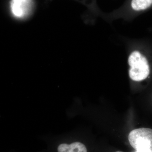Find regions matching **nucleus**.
I'll use <instances>...</instances> for the list:
<instances>
[{
    "instance_id": "1",
    "label": "nucleus",
    "mask_w": 152,
    "mask_h": 152,
    "mask_svg": "<svg viewBox=\"0 0 152 152\" xmlns=\"http://www.w3.org/2000/svg\"><path fill=\"white\" fill-rule=\"evenodd\" d=\"M128 63L130 66L129 75L132 80L141 81L146 79L149 75L150 68L148 61L140 52H133L129 56Z\"/></svg>"
},
{
    "instance_id": "2",
    "label": "nucleus",
    "mask_w": 152,
    "mask_h": 152,
    "mask_svg": "<svg viewBox=\"0 0 152 152\" xmlns=\"http://www.w3.org/2000/svg\"><path fill=\"white\" fill-rule=\"evenodd\" d=\"M131 145L140 152H152V129L142 128L131 131L128 136Z\"/></svg>"
},
{
    "instance_id": "3",
    "label": "nucleus",
    "mask_w": 152,
    "mask_h": 152,
    "mask_svg": "<svg viewBox=\"0 0 152 152\" xmlns=\"http://www.w3.org/2000/svg\"><path fill=\"white\" fill-rule=\"evenodd\" d=\"M31 0H12L11 8L12 13L18 18H23L28 13Z\"/></svg>"
},
{
    "instance_id": "4",
    "label": "nucleus",
    "mask_w": 152,
    "mask_h": 152,
    "mask_svg": "<svg viewBox=\"0 0 152 152\" xmlns=\"http://www.w3.org/2000/svg\"><path fill=\"white\" fill-rule=\"evenodd\" d=\"M57 150L58 152H88L85 145L78 142L70 144H61Z\"/></svg>"
},
{
    "instance_id": "5",
    "label": "nucleus",
    "mask_w": 152,
    "mask_h": 152,
    "mask_svg": "<svg viewBox=\"0 0 152 152\" xmlns=\"http://www.w3.org/2000/svg\"><path fill=\"white\" fill-rule=\"evenodd\" d=\"M152 4V0H132L131 6L134 10H146Z\"/></svg>"
},
{
    "instance_id": "6",
    "label": "nucleus",
    "mask_w": 152,
    "mask_h": 152,
    "mask_svg": "<svg viewBox=\"0 0 152 152\" xmlns=\"http://www.w3.org/2000/svg\"><path fill=\"white\" fill-rule=\"evenodd\" d=\"M115 152H124L121 151H117Z\"/></svg>"
}]
</instances>
